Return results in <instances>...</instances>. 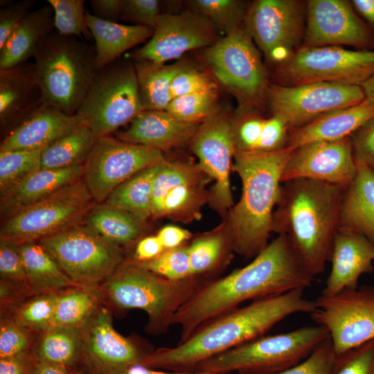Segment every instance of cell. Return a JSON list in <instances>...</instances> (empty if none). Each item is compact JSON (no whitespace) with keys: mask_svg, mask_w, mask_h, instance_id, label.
Segmentation results:
<instances>
[{"mask_svg":"<svg viewBox=\"0 0 374 374\" xmlns=\"http://www.w3.org/2000/svg\"><path fill=\"white\" fill-rule=\"evenodd\" d=\"M267 96L273 116L280 118L290 130L329 112L355 105L366 98L360 85L329 82L271 85Z\"/></svg>","mask_w":374,"mask_h":374,"instance_id":"9a60e30c","label":"cell"},{"mask_svg":"<svg viewBox=\"0 0 374 374\" xmlns=\"http://www.w3.org/2000/svg\"><path fill=\"white\" fill-rule=\"evenodd\" d=\"M33 58L44 104L76 114L98 72L95 46L55 30L39 43Z\"/></svg>","mask_w":374,"mask_h":374,"instance_id":"8992f818","label":"cell"},{"mask_svg":"<svg viewBox=\"0 0 374 374\" xmlns=\"http://www.w3.org/2000/svg\"><path fill=\"white\" fill-rule=\"evenodd\" d=\"M165 250L179 247L192 234L186 229L173 225L163 227L157 235Z\"/></svg>","mask_w":374,"mask_h":374,"instance_id":"6125c7cd","label":"cell"},{"mask_svg":"<svg viewBox=\"0 0 374 374\" xmlns=\"http://www.w3.org/2000/svg\"><path fill=\"white\" fill-rule=\"evenodd\" d=\"M35 340L31 353L36 362L73 367L80 359V328L49 326Z\"/></svg>","mask_w":374,"mask_h":374,"instance_id":"8d00e7d4","label":"cell"},{"mask_svg":"<svg viewBox=\"0 0 374 374\" xmlns=\"http://www.w3.org/2000/svg\"><path fill=\"white\" fill-rule=\"evenodd\" d=\"M34 0H23L11 3L0 10V49L7 42L14 30L31 11Z\"/></svg>","mask_w":374,"mask_h":374,"instance_id":"db71d44e","label":"cell"},{"mask_svg":"<svg viewBox=\"0 0 374 374\" xmlns=\"http://www.w3.org/2000/svg\"><path fill=\"white\" fill-rule=\"evenodd\" d=\"M374 75V50L302 46L278 72L283 85L329 82L361 85Z\"/></svg>","mask_w":374,"mask_h":374,"instance_id":"8fae6325","label":"cell"},{"mask_svg":"<svg viewBox=\"0 0 374 374\" xmlns=\"http://www.w3.org/2000/svg\"><path fill=\"white\" fill-rule=\"evenodd\" d=\"M217 31L208 19L193 10L161 13L152 37L133 57L136 61L164 64L187 51L211 46L219 39Z\"/></svg>","mask_w":374,"mask_h":374,"instance_id":"ac0fdd59","label":"cell"},{"mask_svg":"<svg viewBox=\"0 0 374 374\" xmlns=\"http://www.w3.org/2000/svg\"><path fill=\"white\" fill-rule=\"evenodd\" d=\"M54 12L55 30L60 35L89 42L93 39L86 21L84 0H48Z\"/></svg>","mask_w":374,"mask_h":374,"instance_id":"ee69618b","label":"cell"},{"mask_svg":"<svg viewBox=\"0 0 374 374\" xmlns=\"http://www.w3.org/2000/svg\"><path fill=\"white\" fill-rule=\"evenodd\" d=\"M165 251L157 235H150L139 240L135 247L134 260L145 262L153 260Z\"/></svg>","mask_w":374,"mask_h":374,"instance_id":"94428289","label":"cell"},{"mask_svg":"<svg viewBox=\"0 0 374 374\" xmlns=\"http://www.w3.org/2000/svg\"><path fill=\"white\" fill-rule=\"evenodd\" d=\"M355 156L374 171V116L351 136Z\"/></svg>","mask_w":374,"mask_h":374,"instance_id":"11a10c76","label":"cell"},{"mask_svg":"<svg viewBox=\"0 0 374 374\" xmlns=\"http://www.w3.org/2000/svg\"><path fill=\"white\" fill-rule=\"evenodd\" d=\"M103 303L80 328V362L84 365V369L99 370L140 364L150 352L114 329L112 312Z\"/></svg>","mask_w":374,"mask_h":374,"instance_id":"44dd1931","label":"cell"},{"mask_svg":"<svg viewBox=\"0 0 374 374\" xmlns=\"http://www.w3.org/2000/svg\"><path fill=\"white\" fill-rule=\"evenodd\" d=\"M86 21L95 41L98 71L114 62L127 50L151 38L154 28L107 21L86 12Z\"/></svg>","mask_w":374,"mask_h":374,"instance_id":"f546056e","label":"cell"},{"mask_svg":"<svg viewBox=\"0 0 374 374\" xmlns=\"http://www.w3.org/2000/svg\"><path fill=\"white\" fill-rule=\"evenodd\" d=\"M204 57L217 79L238 96L256 103L267 95L266 71L244 28L219 39L206 48Z\"/></svg>","mask_w":374,"mask_h":374,"instance_id":"7c38bea8","label":"cell"},{"mask_svg":"<svg viewBox=\"0 0 374 374\" xmlns=\"http://www.w3.org/2000/svg\"><path fill=\"white\" fill-rule=\"evenodd\" d=\"M314 276L307 269L288 238L278 236L245 267L229 275L204 282L175 313L172 325L181 326L180 340L186 341L204 323L250 299L282 294L312 285Z\"/></svg>","mask_w":374,"mask_h":374,"instance_id":"6da1fadb","label":"cell"},{"mask_svg":"<svg viewBox=\"0 0 374 374\" xmlns=\"http://www.w3.org/2000/svg\"><path fill=\"white\" fill-rule=\"evenodd\" d=\"M95 204L81 179L2 221L0 238L17 244L38 241L82 222Z\"/></svg>","mask_w":374,"mask_h":374,"instance_id":"30bf717a","label":"cell"},{"mask_svg":"<svg viewBox=\"0 0 374 374\" xmlns=\"http://www.w3.org/2000/svg\"><path fill=\"white\" fill-rule=\"evenodd\" d=\"M191 142L199 159L198 166L215 181L212 204L221 213L231 209L233 201L229 175L236 150L232 121L224 114L215 113L199 125Z\"/></svg>","mask_w":374,"mask_h":374,"instance_id":"d6986e66","label":"cell"},{"mask_svg":"<svg viewBox=\"0 0 374 374\" xmlns=\"http://www.w3.org/2000/svg\"><path fill=\"white\" fill-rule=\"evenodd\" d=\"M133 260L139 266L169 280H179L192 276L188 246L165 250L149 261Z\"/></svg>","mask_w":374,"mask_h":374,"instance_id":"bcb514c9","label":"cell"},{"mask_svg":"<svg viewBox=\"0 0 374 374\" xmlns=\"http://www.w3.org/2000/svg\"><path fill=\"white\" fill-rule=\"evenodd\" d=\"M329 337L319 325L262 336L198 364L194 371L213 374H276L305 359Z\"/></svg>","mask_w":374,"mask_h":374,"instance_id":"52a82bcc","label":"cell"},{"mask_svg":"<svg viewBox=\"0 0 374 374\" xmlns=\"http://www.w3.org/2000/svg\"><path fill=\"white\" fill-rule=\"evenodd\" d=\"M37 242L77 286L100 287L125 261L121 246L83 222Z\"/></svg>","mask_w":374,"mask_h":374,"instance_id":"ba28073f","label":"cell"},{"mask_svg":"<svg viewBox=\"0 0 374 374\" xmlns=\"http://www.w3.org/2000/svg\"><path fill=\"white\" fill-rule=\"evenodd\" d=\"M97 139L82 125L42 150L41 168L60 169L83 165Z\"/></svg>","mask_w":374,"mask_h":374,"instance_id":"f35d334b","label":"cell"},{"mask_svg":"<svg viewBox=\"0 0 374 374\" xmlns=\"http://www.w3.org/2000/svg\"><path fill=\"white\" fill-rule=\"evenodd\" d=\"M336 353L330 336L299 364L276 374H330ZM223 374H242L229 373Z\"/></svg>","mask_w":374,"mask_h":374,"instance_id":"681fc988","label":"cell"},{"mask_svg":"<svg viewBox=\"0 0 374 374\" xmlns=\"http://www.w3.org/2000/svg\"><path fill=\"white\" fill-rule=\"evenodd\" d=\"M35 332L19 323L9 315L1 314L0 321V358L31 352Z\"/></svg>","mask_w":374,"mask_h":374,"instance_id":"7dc6e473","label":"cell"},{"mask_svg":"<svg viewBox=\"0 0 374 374\" xmlns=\"http://www.w3.org/2000/svg\"><path fill=\"white\" fill-rule=\"evenodd\" d=\"M33 295L28 284L0 280L1 314Z\"/></svg>","mask_w":374,"mask_h":374,"instance_id":"9f6ffc18","label":"cell"},{"mask_svg":"<svg viewBox=\"0 0 374 374\" xmlns=\"http://www.w3.org/2000/svg\"><path fill=\"white\" fill-rule=\"evenodd\" d=\"M293 150H235L232 168L241 179L242 192L240 201L231 209L229 230L234 251L238 254L255 257L267 245L283 171Z\"/></svg>","mask_w":374,"mask_h":374,"instance_id":"277c9868","label":"cell"},{"mask_svg":"<svg viewBox=\"0 0 374 374\" xmlns=\"http://www.w3.org/2000/svg\"><path fill=\"white\" fill-rule=\"evenodd\" d=\"M365 97L374 101V75L363 82L361 85Z\"/></svg>","mask_w":374,"mask_h":374,"instance_id":"03108f58","label":"cell"},{"mask_svg":"<svg viewBox=\"0 0 374 374\" xmlns=\"http://www.w3.org/2000/svg\"><path fill=\"white\" fill-rule=\"evenodd\" d=\"M204 283L196 276L169 280L131 260L125 261L100 290L104 303L121 310L145 311L148 317L145 331L160 335L169 330L175 313Z\"/></svg>","mask_w":374,"mask_h":374,"instance_id":"5b68a950","label":"cell"},{"mask_svg":"<svg viewBox=\"0 0 374 374\" xmlns=\"http://www.w3.org/2000/svg\"><path fill=\"white\" fill-rule=\"evenodd\" d=\"M53 30L54 12L50 5L30 11L0 49V70L26 62L33 57L39 43Z\"/></svg>","mask_w":374,"mask_h":374,"instance_id":"4dcf8cb0","label":"cell"},{"mask_svg":"<svg viewBox=\"0 0 374 374\" xmlns=\"http://www.w3.org/2000/svg\"><path fill=\"white\" fill-rule=\"evenodd\" d=\"M71 374H84L82 371H79L77 370H74L73 368H70Z\"/></svg>","mask_w":374,"mask_h":374,"instance_id":"003e7915","label":"cell"},{"mask_svg":"<svg viewBox=\"0 0 374 374\" xmlns=\"http://www.w3.org/2000/svg\"><path fill=\"white\" fill-rule=\"evenodd\" d=\"M191 10L208 19L226 35L240 28L247 10L245 3L238 0L188 1Z\"/></svg>","mask_w":374,"mask_h":374,"instance_id":"60d3db41","label":"cell"},{"mask_svg":"<svg viewBox=\"0 0 374 374\" xmlns=\"http://www.w3.org/2000/svg\"><path fill=\"white\" fill-rule=\"evenodd\" d=\"M350 3L374 33V0H353Z\"/></svg>","mask_w":374,"mask_h":374,"instance_id":"be15d7a7","label":"cell"},{"mask_svg":"<svg viewBox=\"0 0 374 374\" xmlns=\"http://www.w3.org/2000/svg\"><path fill=\"white\" fill-rule=\"evenodd\" d=\"M134 65L143 110H166L172 100V81L187 65H166L145 60L136 61Z\"/></svg>","mask_w":374,"mask_h":374,"instance_id":"836d02e7","label":"cell"},{"mask_svg":"<svg viewBox=\"0 0 374 374\" xmlns=\"http://www.w3.org/2000/svg\"><path fill=\"white\" fill-rule=\"evenodd\" d=\"M165 161L159 150L109 136L99 137L84 163L82 181L96 203H103L120 184Z\"/></svg>","mask_w":374,"mask_h":374,"instance_id":"5bb4252c","label":"cell"},{"mask_svg":"<svg viewBox=\"0 0 374 374\" xmlns=\"http://www.w3.org/2000/svg\"><path fill=\"white\" fill-rule=\"evenodd\" d=\"M166 161L132 176L116 188L105 202L128 213L143 223L151 217L154 179Z\"/></svg>","mask_w":374,"mask_h":374,"instance_id":"d590c367","label":"cell"},{"mask_svg":"<svg viewBox=\"0 0 374 374\" xmlns=\"http://www.w3.org/2000/svg\"><path fill=\"white\" fill-rule=\"evenodd\" d=\"M314 303L311 318L328 330L336 355L374 339V287L321 294Z\"/></svg>","mask_w":374,"mask_h":374,"instance_id":"4fadbf2b","label":"cell"},{"mask_svg":"<svg viewBox=\"0 0 374 374\" xmlns=\"http://www.w3.org/2000/svg\"><path fill=\"white\" fill-rule=\"evenodd\" d=\"M84 164L34 172L1 194L0 213L3 221L44 199L60 188L82 179Z\"/></svg>","mask_w":374,"mask_h":374,"instance_id":"83f0119b","label":"cell"},{"mask_svg":"<svg viewBox=\"0 0 374 374\" xmlns=\"http://www.w3.org/2000/svg\"><path fill=\"white\" fill-rule=\"evenodd\" d=\"M217 91V85L208 75L186 66L173 78L172 99L196 93Z\"/></svg>","mask_w":374,"mask_h":374,"instance_id":"f907efd6","label":"cell"},{"mask_svg":"<svg viewBox=\"0 0 374 374\" xmlns=\"http://www.w3.org/2000/svg\"><path fill=\"white\" fill-rule=\"evenodd\" d=\"M199 127V124L182 121L166 110H143L116 136L121 141L163 152L191 141Z\"/></svg>","mask_w":374,"mask_h":374,"instance_id":"484cf974","label":"cell"},{"mask_svg":"<svg viewBox=\"0 0 374 374\" xmlns=\"http://www.w3.org/2000/svg\"><path fill=\"white\" fill-rule=\"evenodd\" d=\"M57 293L33 295L4 313L7 312L19 323L39 333L51 326Z\"/></svg>","mask_w":374,"mask_h":374,"instance_id":"b9f144b4","label":"cell"},{"mask_svg":"<svg viewBox=\"0 0 374 374\" xmlns=\"http://www.w3.org/2000/svg\"><path fill=\"white\" fill-rule=\"evenodd\" d=\"M31 374H71V371L66 366L35 362Z\"/></svg>","mask_w":374,"mask_h":374,"instance_id":"e7e4bbea","label":"cell"},{"mask_svg":"<svg viewBox=\"0 0 374 374\" xmlns=\"http://www.w3.org/2000/svg\"><path fill=\"white\" fill-rule=\"evenodd\" d=\"M303 46H350L374 50V33L350 1L310 0Z\"/></svg>","mask_w":374,"mask_h":374,"instance_id":"e0dca14e","label":"cell"},{"mask_svg":"<svg viewBox=\"0 0 374 374\" xmlns=\"http://www.w3.org/2000/svg\"><path fill=\"white\" fill-rule=\"evenodd\" d=\"M199 167L166 161L152 187L151 216H179L197 205L202 195Z\"/></svg>","mask_w":374,"mask_h":374,"instance_id":"7402d4cb","label":"cell"},{"mask_svg":"<svg viewBox=\"0 0 374 374\" xmlns=\"http://www.w3.org/2000/svg\"><path fill=\"white\" fill-rule=\"evenodd\" d=\"M1 280L16 283L28 284L19 244L0 238Z\"/></svg>","mask_w":374,"mask_h":374,"instance_id":"816d5d0a","label":"cell"},{"mask_svg":"<svg viewBox=\"0 0 374 374\" xmlns=\"http://www.w3.org/2000/svg\"><path fill=\"white\" fill-rule=\"evenodd\" d=\"M103 303L100 287L75 286L60 291L50 326L80 328Z\"/></svg>","mask_w":374,"mask_h":374,"instance_id":"74e56055","label":"cell"},{"mask_svg":"<svg viewBox=\"0 0 374 374\" xmlns=\"http://www.w3.org/2000/svg\"><path fill=\"white\" fill-rule=\"evenodd\" d=\"M19 250L34 294L58 292L77 286L37 241L19 244Z\"/></svg>","mask_w":374,"mask_h":374,"instance_id":"d6a6232c","label":"cell"},{"mask_svg":"<svg viewBox=\"0 0 374 374\" xmlns=\"http://www.w3.org/2000/svg\"><path fill=\"white\" fill-rule=\"evenodd\" d=\"M374 243L361 233L338 229L334 239L332 267L321 294L333 296L358 287V280L373 270Z\"/></svg>","mask_w":374,"mask_h":374,"instance_id":"603a6c76","label":"cell"},{"mask_svg":"<svg viewBox=\"0 0 374 374\" xmlns=\"http://www.w3.org/2000/svg\"><path fill=\"white\" fill-rule=\"evenodd\" d=\"M92 15L100 19L116 22L121 19L123 0H91Z\"/></svg>","mask_w":374,"mask_h":374,"instance_id":"680465c9","label":"cell"},{"mask_svg":"<svg viewBox=\"0 0 374 374\" xmlns=\"http://www.w3.org/2000/svg\"><path fill=\"white\" fill-rule=\"evenodd\" d=\"M82 125L79 115L44 104L4 137L0 151L42 150Z\"/></svg>","mask_w":374,"mask_h":374,"instance_id":"d4e9b609","label":"cell"},{"mask_svg":"<svg viewBox=\"0 0 374 374\" xmlns=\"http://www.w3.org/2000/svg\"><path fill=\"white\" fill-rule=\"evenodd\" d=\"M84 374H213L206 372H173L156 371L141 364H131L121 367L107 369L89 370L84 369Z\"/></svg>","mask_w":374,"mask_h":374,"instance_id":"91938a15","label":"cell"},{"mask_svg":"<svg viewBox=\"0 0 374 374\" xmlns=\"http://www.w3.org/2000/svg\"><path fill=\"white\" fill-rule=\"evenodd\" d=\"M35 360L31 352L0 358V374H31Z\"/></svg>","mask_w":374,"mask_h":374,"instance_id":"6f0895ef","label":"cell"},{"mask_svg":"<svg viewBox=\"0 0 374 374\" xmlns=\"http://www.w3.org/2000/svg\"><path fill=\"white\" fill-rule=\"evenodd\" d=\"M330 374H374V339L336 355Z\"/></svg>","mask_w":374,"mask_h":374,"instance_id":"c3c4849f","label":"cell"},{"mask_svg":"<svg viewBox=\"0 0 374 374\" xmlns=\"http://www.w3.org/2000/svg\"><path fill=\"white\" fill-rule=\"evenodd\" d=\"M357 172L350 136L337 141H314L294 149L281 182L310 179L347 188Z\"/></svg>","mask_w":374,"mask_h":374,"instance_id":"ffe728a7","label":"cell"},{"mask_svg":"<svg viewBox=\"0 0 374 374\" xmlns=\"http://www.w3.org/2000/svg\"><path fill=\"white\" fill-rule=\"evenodd\" d=\"M230 251H234L229 230H220L195 238L188 251L192 276L199 277L216 269Z\"/></svg>","mask_w":374,"mask_h":374,"instance_id":"ab89813d","label":"cell"},{"mask_svg":"<svg viewBox=\"0 0 374 374\" xmlns=\"http://www.w3.org/2000/svg\"><path fill=\"white\" fill-rule=\"evenodd\" d=\"M303 6L297 0H257L247 10L244 28L269 62L283 64L299 48Z\"/></svg>","mask_w":374,"mask_h":374,"instance_id":"2e32d148","label":"cell"},{"mask_svg":"<svg viewBox=\"0 0 374 374\" xmlns=\"http://www.w3.org/2000/svg\"><path fill=\"white\" fill-rule=\"evenodd\" d=\"M305 289L254 300L199 326L175 347L150 351L140 364L173 372H193L200 362L258 339L285 317L312 313L314 301L304 297Z\"/></svg>","mask_w":374,"mask_h":374,"instance_id":"7a4b0ae2","label":"cell"},{"mask_svg":"<svg viewBox=\"0 0 374 374\" xmlns=\"http://www.w3.org/2000/svg\"><path fill=\"white\" fill-rule=\"evenodd\" d=\"M160 10L161 3L157 0H123L121 19L154 28Z\"/></svg>","mask_w":374,"mask_h":374,"instance_id":"f5cc1de1","label":"cell"},{"mask_svg":"<svg viewBox=\"0 0 374 374\" xmlns=\"http://www.w3.org/2000/svg\"><path fill=\"white\" fill-rule=\"evenodd\" d=\"M217 91L202 92L172 99L166 111L189 123H204L217 111Z\"/></svg>","mask_w":374,"mask_h":374,"instance_id":"f6af8a7d","label":"cell"},{"mask_svg":"<svg viewBox=\"0 0 374 374\" xmlns=\"http://www.w3.org/2000/svg\"><path fill=\"white\" fill-rule=\"evenodd\" d=\"M232 126L236 150L272 152L286 148L290 130L278 116L244 114L232 121Z\"/></svg>","mask_w":374,"mask_h":374,"instance_id":"1f68e13d","label":"cell"},{"mask_svg":"<svg viewBox=\"0 0 374 374\" xmlns=\"http://www.w3.org/2000/svg\"><path fill=\"white\" fill-rule=\"evenodd\" d=\"M41 152L0 151V194L41 168Z\"/></svg>","mask_w":374,"mask_h":374,"instance_id":"7bdbcfd3","label":"cell"},{"mask_svg":"<svg viewBox=\"0 0 374 374\" xmlns=\"http://www.w3.org/2000/svg\"><path fill=\"white\" fill-rule=\"evenodd\" d=\"M142 111L134 65L118 59L98 71L76 114L99 138L130 123Z\"/></svg>","mask_w":374,"mask_h":374,"instance_id":"9c48e42d","label":"cell"},{"mask_svg":"<svg viewBox=\"0 0 374 374\" xmlns=\"http://www.w3.org/2000/svg\"><path fill=\"white\" fill-rule=\"evenodd\" d=\"M356 162L355 177L342 199L339 229L361 233L374 243V171L357 158Z\"/></svg>","mask_w":374,"mask_h":374,"instance_id":"f1b7e54d","label":"cell"},{"mask_svg":"<svg viewBox=\"0 0 374 374\" xmlns=\"http://www.w3.org/2000/svg\"><path fill=\"white\" fill-rule=\"evenodd\" d=\"M346 189L310 179L282 183L271 231L288 238L314 277L330 261Z\"/></svg>","mask_w":374,"mask_h":374,"instance_id":"3957f363","label":"cell"},{"mask_svg":"<svg viewBox=\"0 0 374 374\" xmlns=\"http://www.w3.org/2000/svg\"><path fill=\"white\" fill-rule=\"evenodd\" d=\"M84 220L87 226L121 247L136 242L143 230V222L105 202L96 203Z\"/></svg>","mask_w":374,"mask_h":374,"instance_id":"e575fe53","label":"cell"},{"mask_svg":"<svg viewBox=\"0 0 374 374\" xmlns=\"http://www.w3.org/2000/svg\"><path fill=\"white\" fill-rule=\"evenodd\" d=\"M43 105L34 63L0 70L1 127L14 130Z\"/></svg>","mask_w":374,"mask_h":374,"instance_id":"cb8c5ba5","label":"cell"},{"mask_svg":"<svg viewBox=\"0 0 374 374\" xmlns=\"http://www.w3.org/2000/svg\"><path fill=\"white\" fill-rule=\"evenodd\" d=\"M373 116L374 101L366 98L355 105L329 112L302 127L290 130L286 148L296 149L311 142L349 137Z\"/></svg>","mask_w":374,"mask_h":374,"instance_id":"4316f807","label":"cell"}]
</instances>
